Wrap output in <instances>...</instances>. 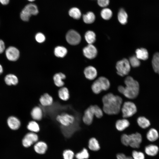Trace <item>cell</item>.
I'll return each mask as SVG.
<instances>
[{"label": "cell", "instance_id": "19", "mask_svg": "<svg viewBox=\"0 0 159 159\" xmlns=\"http://www.w3.org/2000/svg\"><path fill=\"white\" fill-rule=\"evenodd\" d=\"M31 115L32 118L34 120H40L42 119L43 116L42 109L39 107H35L32 110Z\"/></svg>", "mask_w": 159, "mask_h": 159}, {"label": "cell", "instance_id": "41", "mask_svg": "<svg viewBox=\"0 0 159 159\" xmlns=\"http://www.w3.org/2000/svg\"><path fill=\"white\" fill-rule=\"evenodd\" d=\"M98 5L102 7H107L108 5L110 2L109 0H97Z\"/></svg>", "mask_w": 159, "mask_h": 159}, {"label": "cell", "instance_id": "35", "mask_svg": "<svg viewBox=\"0 0 159 159\" xmlns=\"http://www.w3.org/2000/svg\"><path fill=\"white\" fill-rule=\"evenodd\" d=\"M100 14L101 16L103 19L108 20L111 18L112 12L110 9L105 8L101 10Z\"/></svg>", "mask_w": 159, "mask_h": 159}, {"label": "cell", "instance_id": "4", "mask_svg": "<svg viewBox=\"0 0 159 159\" xmlns=\"http://www.w3.org/2000/svg\"><path fill=\"white\" fill-rule=\"evenodd\" d=\"M142 140V136L138 132L130 135L123 134L121 137V142L124 145L134 148H139Z\"/></svg>", "mask_w": 159, "mask_h": 159}, {"label": "cell", "instance_id": "3", "mask_svg": "<svg viewBox=\"0 0 159 159\" xmlns=\"http://www.w3.org/2000/svg\"><path fill=\"white\" fill-rule=\"evenodd\" d=\"M103 110L97 105H92L89 107L85 111L82 117V120L87 125L91 124L95 116L100 118L103 115Z\"/></svg>", "mask_w": 159, "mask_h": 159}, {"label": "cell", "instance_id": "16", "mask_svg": "<svg viewBox=\"0 0 159 159\" xmlns=\"http://www.w3.org/2000/svg\"><path fill=\"white\" fill-rule=\"evenodd\" d=\"M52 97L47 93H45L40 97L39 101L41 104L44 107L51 105L53 102Z\"/></svg>", "mask_w": 159, "mask_h": 159}, {"label": "cell", "instance_id": "47", "mask_svg": "<svg viewBox=\"0 0 159 159\" xmlns=\"http://www.w3.org/2000/svg\"><path fill=\"white\" fill-rule=\"evenodd\" d=\"M27 0L30 2H32L34 1L35 0Z\"/></svg>", "mask_w": 159, "mask_h": 159}, {"label": "cell", "instance_id": "39", "mask_svg": "<svg viewBox=\"0 0 159 159\" xmlns=\"http://www.w3.org/2000/svg\"><path fill=\"white\" fill-rule=\"evenodd\" d=\"M132 156L133 159H145L144 155L141 152L133 151L132 152Z\"/></svg>", "mask_w": 159, "mask_h": 159}, {"label": "cell", "instance_id": "44", "mask_svg": "<svg viewBox=\"0 0 159 159\" xmlns=\"http://www.w3.org/2000/svg\"><path fill=\"white\" fill-rule=\"evenodd\" d=\"M10 0H0V3L3 5H6L8 4Z\"/></svg>", "mask_w": 159, "mask_h": 159}, {"label": "cell", "instance_id": "18", "mask_svg": "<svg viewBox=\"0 0 159 159\" xmlns=\"http://www.w3.org/2000/svg\"><path fill=\"white\" fill-rule=\"evenodd\" d=\"M35 151L38 154H43L46 152L47 149V144L43 141L37 142L34 146Z\"/></svg>", "mask_w": 159, "mask_h": 159}, {"label": "cell", "instance_id": "25", "mask_svg": "<svg viewBox=\"0 0 159 159\" xmlns=\"http://www.w3.org/2000/svg\"><path fill=\"white\" fill-rule=\"evenodd\" d=\"M158 147L154 145H150L146 146L145 148L146 153L151 156L155 155L158 153Z\"/></svg>", "mask_w": 159, "mask_h": 159}, {"label": "cell", "instance_id": "42", "mask_svg": "<svg viewBox=\"0 0 159 159\" xmlns=\"http://www.w3.org/2000/svg\"><path fill=\"white\" fill-rule=\"evenodd\" d=\"M5 47L4 43L2 40L0 39V54L4 51Z\"/></svg>", "mask_w": 159, "mask_h": 159}, {"label": "cell", "instance_id": "12", "mask_svg": "<svg viewBox=\"0 0 159 159\" xmlns=\"http://www.w3.org/2000/svg\"><path fill=\"white\" fill-rule=\"evenodd\" d=\"M5 55L7 58L9 60L15 61L19 59L20 52L19 50L16 47L10 46L6 49Z\"/></svg>", "mask_w": 159, "mask_h": 159}, {"label": "cell", "instance_id": "45", "mask_svg": "<svg viewBox=\"0 0 159 159\" xmlns=\"http://www.w3.org/2000/svg\"><path fill=\"white\" fill-rule=\"evenodd\" d=\"M3 72V68L2 66L0 64V75Z\"/></svg>", "mask_w": 159, "mask_h": 159}, {"label": "cell", "instance_id": "22", "mask_svg": "<svg viewBox=\"0 0 159 159\" xmlns=\"http://www.w3.org/2000/svg\"><path fill=\"white\" fill-rule=\"evenodd\" d=\"M136 56L139 59L146 60L148 57V53L147 50L144 48H141L136 49Z\"/></svg>", "mask_w": 159, "mask_h": 159}, {"label": "cell", "instance_id": "13", "mask_svg": "<svg viewBox=\"0 0 159 159\" xmlns=\"http://www.w3.org/2000/svg\"><path fill=\"white\" fill-rule=\"evenodd\" d=\"M84 55L87 58L92 59L96 56L97 52L95 47L92 44H89L83 50Z\"/></svg>", "mask_w": 159, "mask_h": 159}, {"label": "cell", "instance_id": "40", "mask_svg": "<svg viewBox=\"0 0 159 159\" xmlns=\"http://www.w3.org/2000/svg\"><path fill=\"white\" fill-rule=\"evenodd\" d=\"M35 39L39 43H41L44 41L45 37L44 35L42 33H38L35 36Z\"/></svg>", "mask_w": 159, "mask_h": 159}, {"label": "cell", "instance_id": "37", "mask_svg": "<svg viewBox=\"0 0 159 159\" xmlns=\"http://www.w3.org/2000/svg\"><path fill=\"white\" fill-rule=\"evenodd\" d=\"M129 61L130 66L133 67H138L140 64V60L136 56H133L130 57Z\"/></svg>", "mask_w": 159, "mask_h": 159}, {"label": "cell", "instance_id": "29", "mask_svg": "<svg viewBox=\"0 0 159 159\" xmlns=\"http://www.w3.org/2000/svg\"><path fill=\"white\" fill-rule=\"evenodd\" d=\"M137 122L139 126L143 129L146 128L150 125L149 120L144 117H140L137 120Z\"/></svg>", "mask_w": 159, "mask_h": 159}, {"label": "cell", "instance_id": "5", "mask_svg": "<svg viewBox=\"0 0 159 159\" xmlns=\"http://www.w3.org/2000/svg\"><path fill=\"white\" fill-rule=\"evenodd\" d=\"M110 87V83L109 80L104 77H100L96 80L91 86L92 92L97 94L102 91L107 90Z\"/></svg>", "mask_w": 159, "mask_h": 159}, {"label": "cell", "instance_id": "9", "mask_svg": "<svg viewBox=\"0 0 159 159\" xmlns=\"http://www.w3.org/2000/svg\"><path fill=\"white\" fill-rule=\"evenodd\" d=\"M56 120L63 127H67L74 122L75 118L71 115L63 113L57 115L56 117Z\"/></svg>", "mask_w": 159, "mask_h": 159}, {"label": "cell", "instance_id": "32", "mask_svg": "<svg viewBox=\"0 0 159 159\" xmlns=\"http://www.w3.org/2000/svg\"><path fill=\"white\" fill-rule=\"evenodd\" d=\"M85 38L89 44H92L95 41L96 35L95 33L91 31H88L85 33Z\"/></svg>", "mask_w": 159, "mask_h": 159}, {"label": "cell", "instance_id": "26", "mask_svg": "<svg viewBox=\"0 0 159 159\" xmlns=\"http://www.w3.org/2000/svg\"><path fill=\"white\" fill-rule=\"evenodd\" d=\"M146 137L150 141L153 142L156 140L158 138L159 134L157 131L155 129H150L148 132Z\"/></svg>", "mask_w": 159, "mask_h": 159}, {"label": "cell", "instance_id": "21", "mask_svg": "<svg viewBox=\"0 0 159 159\" xmlns=\"http://www.w3.org/2000/svg\"><path fill=\"white\" fill-rule=\"evenodd\" d=\"M5 83L8 85H16L18 82L17 77L13 74H9L6 76L4 78Z\"/></svg>", "mask_w": 159, "mask_h": 159}, {"label": "cell", "instance_id": "38", "mask_svg": "<svg viewBox=\"0 0 159 159\" xmlns=\"http://www.w3.org/2000/svg\"><path fill=\"white\" fill-rule=\"evenodd\" d=\"M63 156L64 159H73L74 153L71 150H66L63 152Z\"/></svg>", "mask_w": 159, "mask_h": 159}, {"label": "cell", "instance_id": "6", "mask_svg": "<svg viewBox=\"0 0 159 159\" xmlns=\"http://www.w3.org/2000/svg\"><path fill=\"white\" fill-rule=\"evenodd\" d=\"M38 12L37 5L30 3L26 5L22 10L20 14V17L23 21H28L32 15H36Z\"/></svg>", "mask_w": 159, "mask_h": 159}, {"label": "cell", "instance_id": "23", "mask_svg": "<svg viewBox=\"0 0 159 159\" xmlns=\"http://www.w3.org/2000/svg\"><path fill=\"white\" fill-rule=\"evenodd\" d=\"M118 19L122 24H126L127 21L128 15L127 13L123 8L120 9L118 13Z\"/></svg>", "mask_w": 159, "mask_h": 159}, {"label": "cell", "instance_id": "7", "mask_svg": "<svg viewBox=\"0 0 159 159\" xmlns=\"http://www.w3.org/2000/svg\"><path fill=\"white\" fill-rule=\"evenodd\" d=\"M121 110L122 116L125 118L132 117L137 111L135 105L131 101L125 102L123 104Z\"/></svg>", "mask_w": 159, "mask_h": 159}, {"label": "cell", "instance_id": "14", "mask_svg": "<svg viewBox=\"0 0 159 159\" xmlns=\"http://www.w3.org/2000/svg\"><path fill=\"white\" fill-rule=\"evenodd\" d=\"M84 73L86 78L90 80H94L97 75L96 69L92 66H89L85 68Z\"/></svg>", "mask_w": 159, "mask_h": 159}, {"label": "cell", "instance_id": "46", "mask_svg": "<svg viewBox=\"0 0 159 159\" xmlns=\"http://www.w3.org/2000/svg\"><path fill=\"white\" fill-rule=\"evenodd\" d=\"M125 159H133V158L130 157H127Z\"/></svg>", "mask_w": 159, "mask_h": 159}, {"label": "cell", "instance_id": "34", "mask_svg": "<svg viewBox=\"0 0 159 159\" xmlns=\"http://www.w3.org/2000/svg\"><path fill=\"white\" fill-rule=\"evenodd\" d=\"M27 129L32 132L36 133L39 131L40 127L38 123L35 121L29 122L27 126Z\"/></svg>", "mask_w": 159, "mask_h": 159}, {"label": "cell", "instance_id": "33", "mask_svg": "<svg viewBox=\"0 0 159 159\" xmlns=\"http://www.w3.org/2000/svg\"><path fill=\"white\" fill-rule=\"evenodd\" d=\"M69 15L74 19H78L81 16L80 10L78 8L74 7L71 8L69 11Z\"/></svg>", "mask_w": 159, "mask_h": 159}, {"label": "cell", "instance_id": "1", "mask_svg": "<svg viewBox=\"0 0 159 159\" xmlns=\"http://www.w3.org/2000/svg\"><path fill=\"white\" fill-rule=\"evenodd\" d=\"M103 111L109 115L118 114L120 112L122 102V98L118 95L109 93L102 98Z\"/></svg>", "mask_w": 159, "mask_h": 159}, {"label": "cell", "instance_id": "17", "mask_svg": "<svg viewBox=\"0 0 159 159\" xmlns=\"http://www.w3.org/2000/svg\"><path fill=\"white\" fill-rule=\"evenodd\" d=\"M66 78L65 75L61 72L55 74L53 77V79L55 85L58 87H62L64 85L63 81Z\"/></svg>", "mask_w": 159, "mask_h": 159}, {"label": "cell", "instance_id": "20", "mask_svg": "<svg viewBox=\"0 0 159 159\" xmlns=\"http://www.w3.org/2000/svg\"><path fill=\"white\" fill-rule=\"evenodd\" d=\"M130 125L129 121L124 118L117 120L115 123V127L118 130L122 131L127 127Z\"/></svg>", "mask_w": 159, "mask_h": 159}, {"label": "cell", "instance_id": "30", "mask_svg": "<svg viewBox=\"0 0 159 159\" xmlns=\"http://www.w3.org/2000/svg\"><path fill=\"white\" fill-rule=\"evenodd\" d=\"M95 19V15L92 12L89 11L83 15V19L84 22L86 24H90L93 23Z\"/></svg>", "mask_w": 159, "mask_h": 159}, {"label": "cell", "instance_id": "2", "mask_svg": "<svg viewBox=\"0 0 159 159\" xmlns=\"http://www.w3.org/2000/svg\"><path fill=\"white\" fill-rule=\"evenodd\" d=\"M125 86H119L118 91L125 97L129 99H134L138 96L139 91V85L137 81L132 77L128 76L125 79Z\"/></svg>", "mask_w": 159, "mask_h": 159}, {"label": "cell", "instance_id": "24", "mask_svg": "<svg viewBox=\"0 0 159 159\" xmlns=\"http://www.w3.org/2000/svg\"><path fill=\"white\" fill-rule=\"evenodd\" d=\"M58 95L59 98L63 101L68 100L69 97V91L68 88L65 87H62L59 89Z\"/></svg>", "mask_w": 159, "mask_h": 159}, {"label": "cell", "instance_id": "15", "mask_svg": "<svg viewBox=\"0 0 159 159\" xmlns=\"http://www.w3.org/2000/svg\"><path fill=\"white\" fill-rule=\"evenodd\" d=\"M7 123L9 128L14 130L18 129L21 125L19 120L16 117L13 116H10L8 118Z\"/></svg>", "mask_w": 159, "mask_h": 159}, {"label": "cell", "instance_id": "8", "mask_svg": "<svg viewBox=\"0 0 159 159\" xmlns=\"http://www.w3.org/2000/svg\"><path fill=\"white\" fill-rule=\"evenodd\" d=\"M116 67L117 74L122 77L128 74L130 70L129 61L125 58L118 61Z\"/></svg>", "mask_w": 159, "mask_h": 159}, {"label": "cell", "instance_id": "11", "mask_svg": "<svg viewBox=\"0 0 159 159\" xmlns=\"http://www.w3.org/2000/svg\"><path fill=\"white\" fill-rule=\"evenodd\" d=\"M38 139V136L35 133L32 132L28 133L25 135L22 140L23 145L25 147H29L37 142Z\"/></svg>", "mask_w": 159, "mask_h": 159}, {"label": "cell", "instance_id": "43", "mask_svg": "<svg viewBox=\"0 0 159 159\" xmlns=\"http://www.w3.org/2000/svg\"><path fill=\"white\" fill-rule=\"evenodd\" d=\"M126 157L125 155L122 153L118 154L117 155V159H125Z\"/></svg>", "mask_w": 159, "mask_h": 159}, {"label": "cell", "instance_id": "27", "mask_svg": "<svg viewBox=\"0 0 159 159\" xmlns=\"http://www.w3.org/2000/svg\"><path fill=\"white\" fill-rule=\"evenodd\" d=\"M155 72L159 74V53L156 52L153 55L152 61Z\"/></svg>", "mask_w": 159, "mask_h": 159}, {"label": "cell", "instance_id": "28", "mask_svg": "<svg viewBox=\"0 0 159 159\" xmlns=\"http://www.w3.org/2000/svg\"><path fill=\"white\" fill-rule=\"evenodd\" d=\"M67 53V49L62 46H57L54 49V54L56 57H64L66 55Z\"/></svg>", "mask_w": 159, "mask_h": 159}, {"label": "cell", "instance_id": "31", "mask_svg": "<svg viewBox=\"0 0 159 159\" xmlns=\"http://www.w3.org/2000/svg\"><path fill=\"white\" fill-rule=\"evenodd\" d=\"M88 147L90 150L93 151L98 150L100 148L98 141L94 138H92L89 140Z\"/></svg>", "mask_w": 159, "mask_h": 159}, {"label": "cell", "instance_id": "36", "mask_svg": "<svg viewBox=\"0 0 159 159\" xmlns=\"http://www.w3.org/2000/svg\"><path fill=\"white\" fill-rule=\"evenodd\" d=\"M77 159H87L89 157L88 150L85 148H84L80 152L77 153L75 155Z\"/></svg>", "mask_w": 159, "mask_h": 159}, {"label": "cell", "instance_id": "10", "mask_svg": "<svg viewBox=\"0 0 159 159\" xmlns=\"http://www.w3.org/2000/svg\"><path fill=\"white\" fill-rule=\"evenodd\" d=\"M66 38L67 42L72 45L79 44L81 39L80 34L74 30H70L67 32Z\"/></svg>", "mask_w": 159, "mask_h": 159}]
</instances>
